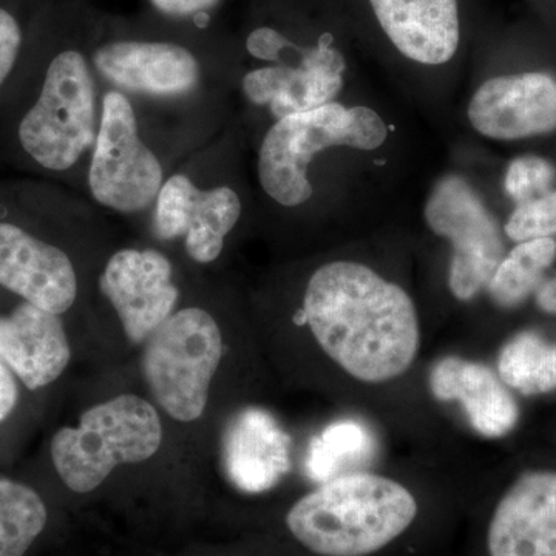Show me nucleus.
<instances>
[{"label":"nucleus","mask_w":556,"mask_h":556,"mask_svg":"<svg viewBox=\"0 0 556 556\" xmlns=\"http://www.w3.org/2000/svg\"><path fill=\"white\" fill-rule=\"evenodd\" d=\"M0 357L28 390L50 386L72 358L62 316L20 300L0 314Z\"/></svg>","instance_id":"nucleus-17"},{"label":"nucleus","mask_w":556,"mask_h":556,"mask_svg":"<svg viewBox=\"0 0 556 556\" xmlns=\"http://www.w3.org/2000/svg\"><path fill=\"white\" fill-rule=\"evenodd\" d=\"M91 61L102 86L160 108L223 112L237 83V43L215 28L161 20L155 14H98Z\"/></svg>","instance_id":"nucleus-3"},{"label":"nucleus","mask_w":556,"mask_h":556,"mask_svg":"<svg viewBox=\"0 0 556 556\" xmlns=\"http://www.w3.org/2000/svg\"><path fill=\"white\" fill-rule=\"evenodd\" d=\"M17 399H20V390H17L16 376L0 357V424L9 419L13 409L16 408Z\"/></svg>","instance_id":"nucleus-28"},{"label":"nucleus","mask_w":556,"mask_h":556,"mask_svg":"<svg viewBox=\"0 0 556 556\" xmlns=\"http://www.w3.org/2000/svg\"><path fill=\"white\" fill-rule=\"evenodd\" d=\"M223 466L247 493L273 489L291 470V439L266 409H241L223 434Z\"/></svg>","instance_id":"nucleus-19"},{"label":"nucleus","mask_w":556,"mask_h":556,"mask_svg":"<svg viewBox=\"0 0 556 556\" xmlns=\"http://www.w3.org/2000/svg\"><path fill=\"white\" fill-rule=\"evenodd\" d=\"M237 148V127L229 121L170 172L146 217L153 239L181 244L195 265L218 262L247 217Z\"/></svg>","instance_id":"nucleus-6"},{"label":"nucleus","mask_w":556,"mask_h":556,"mask_svg":"<svg viewBox=\"0 0 556 556\" xmlns=\"http://www.w3.org/2000/svg\"><path fill=\"white\" fill-rule=\"evenodd\" d=\"M163 442L159 412L144 399L121 394L83 413L78 427H64L51 439L54 468L75 493H89L123 464L155 455Z\"/></svg>","instance_id":"nucleus-9"},{"label":"nucleus","mask_w":556,"mask_h":556,"mask_svg":"<svg viewBox=\"0 0 556 556\" xmlns=\"http://www.w3.org/2000/svg\"><path fill=\"white\" fill-rule=\"evenodd\" d=\"M538 308L548 316H556V274L554 277L543 280L535 291Z\"/></svg>","instance_id":"nucleus-29"},{"label":"nucleus","mask_w":556,"mask_h":556,"mask_svg":"<svg viewBox=\"0 0 556 556\" xmlns=\"http://www.w3.org/2000/svg\"><path fill=\"white\" fill-rule=\"evenodd\" d=\"M504 233L515 243L556 237V189L517 204L508 215Z\"/></svg>","instance_id":"nucleus-25"},{"label":"nucleus","mask_w":556,"mask_h":556,"mask_svg":"<svg viewBox=\"0 0 556 556\" xmlns=\"http://www.w3.org/2000/svg\"><path fill=\"white\" fill-rule=\"evenodd\" d=\"M98 289L135 345L144 343L181 300L174 262L159 248L113 251L98 274Z\"/></svg>","instance_id":"nucleus-12"},{"label":"nucleus","mask_w":556,"mask_h":556,"mask_svg":"<svg viewBox=\"0 0 556 556\" xmlns=\"http://www.w3.org/2000/svg\"><path fill=\"white\" fill-rule=\"evenodd\" d=\"M98 14L89 0L43 11L0 98V163L84 197L104 91L91 61Z\"/></svg>","instance_id":"nucleus-1"},{"label":"nucleus","mask_w":556,"mask_h":556,"mask_svg":"<svg viewBox=\"0 0 556 556\" xmlns=\"http://www.w3.org/2000/svg\"><path fill=\"white\" fill-rule=\"evenodd\" d=\"M387 137L386 121L375 110L336 101L274 121L260 139L255 159L260 192L280 211L305 208L316 193L308 167L320 153L334 148L369 152Z\"/></svg>","instance_id":"nucleus-8"},{"label":"nucleus","mask_w":556,"mask_h":556,"mask_svg":"<svg viewBox=\"0 0 556 556\" xmlns=\"http://www.w3.org/2000/svg\"><path fill=\"white\" fill-rule=\"evenodd\" d=\"M295 320L351 387L401 382L422 348L419 311L407 289L357 260L317 266Z\"/></svg>","instance_id":"nucleus-2"},{"label":"nucleus","mask_w":556,"mask_h":556,"mask_svg":"<svg viewBox=\"0 0 556 556\" xmlns=\"http://www.w3.org/2000/svg\"><path fill=\"white\" fill-rule=\"evenodd\" d=\"M98 211L54 182L0 181V288L40 309L67 314L78 302L80 277L65 239L100 228Z\"/></svg>","instance_id":"nucleus-5"},{"label":"nucleus","mask_w":556,"mask_h":556,"mask_svg":"<svg viewBox=\"0 0 556 556\" xmlns=\"http://www.w3.org/2000/svg\"><path fill=\"white\" fill-rule=\"evenodd\" d=\"M228 123L212 113L142 104L104 87L86 199L121 217H148L170 172Z\"/></svg>","instance_id":"nucleus-4"},{"label":"nucleus","mask_w":556,"mask_h":556,"mask_svg":"<svg viewBox=\"0 0 556 556\" xmlns=\"http://www.w3.org/2000/svg\"><path fill=\"white\" fill-rule=\"evenodd\" d=\"M367 448V433L354 420H340L325 428L311 441L306 456V471L314 481H328L339 477V467L346 460L357 459Z\"/></svg>","instance_id":"nucleus-23"},{"label":"nucleus","mask_w":556,"mask_h":556,"mask_svg":"<svg viewBox=\"0 0 556 556\" xmlns=\"http://www.w3.org/2000/svg\"><path fill=\"white\" fill-rule=\"evenodd\" d=\"M496 372L522 396L552 393L556 390V343L538 332H519L501 348Z\"/></svg>","instance_id":"nucleus-20"},{"label":"nucleus","mask_w":556,"mask_h":556,"mask_svg":"<svg viewBox=\"0 0 556 556\" xmlns=\"http://www.w3.org/2000/svg\"><path fill=\"white\" fill-rule=\"evenodd\" d=\"M328 35L318 39L308 58L294 72L241 68L237 86L244 102L274 121L334 102L345 83V60Z\"/></svg>","instance_id":"nucleus-14"},{"label":"nucleus","mask_w":556,"mask_h":556,"mask_svg":"<svg viewBox=\"0 0 556 556\" xmlns=\"http://www.w3.org/2000/svg\"><path fill=\"white\" fill-rule=\"evenodd\" d=\"M556 170L551 161L526 155L508 164L504 189L517 204L547 193L554 188Z\"/></svg>","instance_id":"nucleus-26"},{"label":"nucleus","mask_w":556,"mask_h":556,"mask_svg":"<svg viewBox=\"0 0 556 556\" xmlns=\"http://www.w3.org/2000/svg\"><path fill=\"white\" fill-rule=\"evenodd\" d=\"M394 49L420 65L447 64L459 49L457 0H368Z\"/></svg>","instance_id":"nucleus-18"},{"label":"nucleus","mask_w":556,"mask_h":556,"mask_svg":"<svg viewBox=\"0 0 556 556\" xmlns=\"http://www.w3.org/2000/svg\"><path fill=\"white\" fill-rule=\"evenodd\" d=\"M424 217L431 232L452 247L450 292L459 302H473L506 255L496 218L459 175L439 179L428 195Z\"/></svg>","instance_id":"nucleus-11"},{"label":"nucleus","mask_w":556,"mask_h":556,"mask_svg":"<svg viewBox=\"0 0 556 556\" xmlns=\"http://www.w3.org/2000/svg\"><path fill=\"white\" fill-rule=\"evenodd\" d=\"M428 388L441 404H456L468 427L481 438H504L518 426L514 391L482 362L463 356L438 358L428 371Z\"/></svg>","instance_id":"nucleus-16"},{"label":"nucleus","mask_w":556,"mask_h":556,"mask_svg":"<svg viewBox=\"0 0 556 556\" xmlns=\"http://www.w3.org/2000/svg\"><path fill=\"white\" fill-rule=\"evenodd\" d=\"M489 556H556V471H526L497 501Z\"/></svg>","instance_id":"nucleus-15"},{"label":"nucleus","mask_w":556,"mask_h":556,"mask_svg":"<svg viewBox=\"0 0 556 556\" xmlns=\"http://www.w3.org/2000/svg\"><path fill=\"white\" fill-rule=\"evenodd\" d=\"M40 16L28 21L21 5L11 0H0V98L20 72Z\"/></svg>","instance_id":"nucleus-24"},{"label":"nucleus","mask_w":556,"mask_h":556,"mask_svg":"<svg viewBox=\"0 0 556 556\" xmlns=\"http://www.w3.org/2000/svg\"><path fill=\"white\" fill-rule=\"evenodd\" d=\"M471 127L495 141H519L556 130V78L544 72L486 79L467 110Z\"/></svg>","instance_id":"nucleus-13"},{"label":"nucleus","mask_w":556,"mask_h":556,"mask_svg":"<svg viewBox=\"0 0 556 556\" xmlns=\"http://www.w3.org/2000/svg\"><path fill=\"white\" fill-rule=\"evenodd\" d=\"M49 511L31 486L0 477V556H25L46 529Z\"/></svg>","instance_id":"nucleus-22"},{"label":"nucleus","mask_w":556,"mask_h":556,"mask_svg":"<svg viewBox=\"0 0 556 556\" xmlns=\"http://www.w3.org/2000/svg\"><path fill=\"white\" fill-rule=\"evenodd\" d=\"M142 375L156 404L179 422L200 419L212 379L225 356V339L207 308H178L144 342Z\"/></svg>","instance_id":"nucleus-10"},{"label":"nucleus","mask_w":556,"mask_h":556,"mask_svg":"<svg viewBox=\"0 0 556 556\" xmlns=\"http://www.w3.org/2000/svg\"><path fill=\"white\" fill-rule=\"evenodd\" d=\"M149 13L161 20L193 27L215 28V16L226 0H146Z\"/></svg>","instance_id":"nucleus-27"},{"label":"nucleus","mask_w":556,"mask_h":556,"mask_svg":"<svg viewBox=\"0 0 556 556\" xmlns=\"http://www.w3.org/2000/svg\"><path fill=\"white\" fill-rule=\"evenodd\" d=\"M556 260V240L522 241L504 255L486 285V292L496 306L517 308L543 283L544 274Z\"/></svg>","instance_id":"nucleus-21"},{"label":"nucleus","mask_w":556,"mask_h":556,"mask_svg":"<svg viewBox=\"0 0 556 556\" xmlns=\"http://www.w3.org/2000/svg\"><path fill=\"white\" fill-rule=\"evenodd\" d=\"M419 503L408 485L354 470L320 482L287 515L291 535L317 556H371L415 525Z\"/></svg>","instance_id":"nucleus-7"}]
</instances>
